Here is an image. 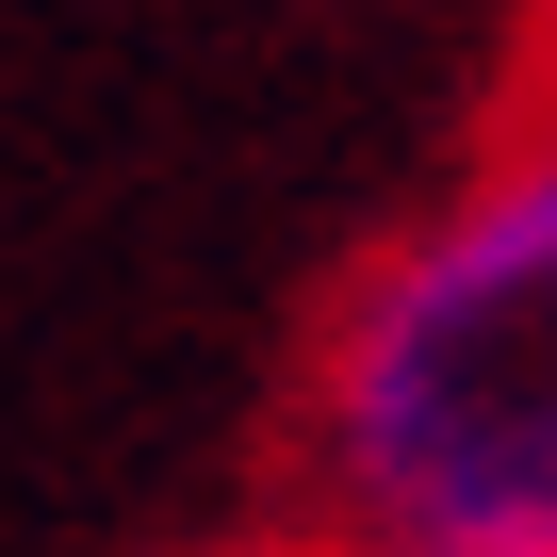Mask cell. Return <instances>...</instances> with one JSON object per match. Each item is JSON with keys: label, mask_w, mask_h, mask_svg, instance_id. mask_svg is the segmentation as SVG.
Instances as JSON below:
<instances>
[{"label": "cell", "mask_w": 557, "mask_h": 557, "mask_svg": "<svg viewBox=\"0 0 557 557\" xmlns=\"http://www.w3.org/2000/svg\"><path fill=\"white\" fill-rule=\"evenodd\" d=\"M262 557H410V541H296V524H278Z\"/></svg>", "instance_id": "7a4b0ae2"}, {"label": "cell", "mask_w": 557, "mask_h": 557, "mask_svg": "<svg viewBox=\"0 0 557 557\" xmlns=\"http://www.w3.org/2000/svg\"><path fill=\"white\" fill-rule=\"evenodd\" d=\"M278 524L410 557H557V50L377 213L278 377Z\"/></svg>", "instance_id": "6da1fadb"}]
</instances>
